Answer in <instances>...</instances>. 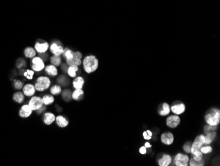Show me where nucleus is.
I'll return each mask as SVG.
<instances>
[{
    "mask_svg": "<svg viewBox=\"0 0 220 166\" xmlns=\"http://www.w3.org/2000/svg\"><path fill=\"white\" fill-rule=\"evenodd\" d=\"M24 55L27 58H33L37 55V51L33 48L27 47L24 50Z\"/></svg>",
    "mask_w": 220,
    "mask_h": 166,
    "instance_id": "obj_21",
    "label": "nucleus"
},
{
    "mask_svg": "<svg viewBox=\"0 0 220 166\" xmlns=\"http://www.w3.org/2000/svg\"><path fill=\"white\" fill-rule=\"evenodd\" d=\"M32 113V110L28 105H24L21 107V109L19 111L20 117L23 118H27L30 116Z\"/></svg>",
    "mask_w": 220,
    "mask_h": 166,
    "instance_id": "obj_14",
    "label": "nucleus"
},
{
    "mask_svg": "<svg viewBox=\"0 0 220 166\" xmlns=\"http://www.w3.org/2000/svg\"><path fill=\"white\" fill-rule=\"evenodd\" d=\"M83 68L86 73L90 74L95 71L98 68V60L95 56L90 55L84 58L82 62Z\"/></svg>",
    "mask_w": 220,
    "mask_h": 166,
    "instance_id": "obj_1",
    "label": "nucleus"
},
{
    "mask_svg": "<svg viewBox=\"0 0 220 166\" xmlns=\"http://www.w3.org/2000/svg\"><path fill=\"white\" fill-rule=\"evenodd\" d=\"M82 55L81 52L77 51L73 52V56L69 60H66V63L69 66H79L82 64Z\"/></svg>",
    "mask_w": 220,
    "mask_h": 166,
    "instance_id": "obj_4",
    "label": "nucleus"
},
{
    "mask_svg": "<svg viewBox=\"0 0 220 166\" xmlns=\"http://www.w3.org/2000/svg\"><path fill=\"white\" fill-rule=\"evenodd\" d=\"M49 49L53 55L56 56H61V55H63L65 51V49L62 46L58 45L55 42L52 43V45L50 46Z\"/></svg>",
    "mask_w": 220,
    "mask_h": 166,
    "instance_id": "obj_11",
    "label": "nucleus"
},
{
    "mask_svg": "<svg viewBox=\"0 0 220 166\" xmlns=\"http://www.w3.org/2000/svg\"><path fill=\"white\" fill-rule=\"evenodd\" d=\"M78 70V66H71L68 68L67 74L71 78H76L77 76V71Z\"/></svg>",
    "mask_w": 220,
    "mask_h": 166,
    "instance_id": "obj_24",
    "label": "nucleus"
},
{
    "mask_svg": "<svg viewBox=\"0 0 220 166\" xmlns=\"http://www.w3.org/2000/svg\"><path fill=\"white\" fill-rule=\"evenodd\" d=\"M181 122V118L178 115H171L169 116L166 120V124L169 128H174L179 125Z\"/></svg>",
    "mask_w": 220,
    "mask_h": 166,
    "instance_id": "obj_9",
    "label": "nucleus"
},
{
    "mask_svg": "<svg viewBox=\"0 0 220 166\" xmlns=\"http://www.w3.org/2000/svg\"><path fill=\"white\" fill-rule=\"evenodd\" d=\"M204 164V161L202 160L197 161L194 160V159H191L190 161V166H202Z\"/></svg>",
    "mask_w": 220,
    "mask_h": 166,
    "instance_id": "obj_31",
    "label": "nucleus"
},
{
    "mask_svg": "<svg viewBox=\"0 0 220 166\" xmlns=\"http://www.w3.org/2000/svg\"><path fill=\"white\" fill-rule=\"evenodd\" d=\"M30 66L34 71H40L44 69V60L40 57H34L31 61Z\"/></svg>",
    "mask_w": 220,
    "mask_h": 166,
    "instance_id": "obj_5",
    "label": "nucleus"
},
{
    "mask_svg": "<svg viewBox=\"0 0 220 166\" xmlns=\"http://www.w3.org/2000/svg\"><path fill=\"white\" fill-rule=\"evenodd\" d=\"M24 66H25V62H24V60L21 59V60H19L17 61V68H21V67Z\"/></svg>",
    "mask_w": 220,
    "mask_h": 166,
    "instance_id": "obj_38",
    "label": "nucleus"
},
{
    "mask_svg": "<svg viewBox=\"0 0 220 166\" xmlns=\"http://www.w3.org/2000/svg\"><path fill=\"white\" fill-rule=\"evenodd\" d=\"M28 105L31 108L32 111H37L40 108L44 105L43 101L40 97H32L28 103Z\"/></svg>",
    "mask_w": 220,
    "mask_h": 166,
    "instance_id": "obj_8",
    "label": "nucleus"
},
{
    "mask_svg": "<svg viewBox=\"0 0 220 166\" xmlns=\"http://www.w3.org/2000/svg\"><path fill=\"white\" fill-rule=\"evenodd\" d=\"M61 91H62L61 88L58 85H54L50 89V93H52V95H59L61 93Z\"/></svg>",
    "mask_w": 220,
    "mask_h": 166,
    "instance_id": "obj_29",
    "label": "nucleus"
},
{
    "mask_svg": "<svg viewBox=\"0 0 220 166\" xmlns=\"http://www.w3.org/2000/svg\"><path fill=\"white\" fill-rule=\"evenodd\" d=\"M205 121L208 125L217 126L220 122V111L218 109H212L206 115Z\"/></svg>",
    "mask_w": 220,
    "mask_h": 166,
    "instance_id": "obj_2",
    "label": "nucleus"
},
{
    "mask_svg": "<svg viewBox=\"0 0 220 166\" xmlns=\"http://www.w3.org/2000/svg\"><path fill=\"white\" fill-rule=\"evenodd\" d=\"M13 85L16 89L20 90L23 87V83L20 80H14Z\"/></svg>",
    "mask_w": 220,
    "mask_h": 166,
    "instance_id": "obj_36",
    "label": "nucleus"
},
{
    "mask_svg": "<svg viewBox=\"0 0 220 166\" xmlns=\"http://www.w3.org/2000/svg\"><path fill=\"white\" fill-rule=\"evenodd\" d=\"M200 151L202 154H208V153H210L212 151V148L210 146H204L202 147V146L200 148Z\"/></svg>",
    "mask_w": 220,
    "mask_h": 166,
    "instance_id": "obj_35",
    "label": "nucleus"
},
{
    "mask_svg": "<svg viewBox=\"0 0 220 166\" xmlns=\"http://www.w3.org/2000/svg\"><path fill=\"white\" fill-rule=\"evenodd\" d=\"M34 74V71L31 70H27L25 71L23 75L25 78H27L28 79H32V78H33Z\"/></svg>",
    "mask_w": 220,
    "mask_h": 166,
    "instance_id": "obj_33",
    "label": "nucleus"
},
{
    "mask_svg": "<svg viewBox=\"0 0 220 166\" xmlns=\"http://www.w3.org/2000/svg\"><path fill=\"white\" fill-rule=\"evenodd\" d=\"M216 136V132H210L206 134V136L205 137L204 144H210L213 141H214Z\"/></svg>",
    "mask_w": 220,
    "mask_h": 166,
    "instance_id": "obj_22",
    "label": "nucleus"
},
{
    "mask_svg": "<svg viewBox=\"0 0 220 166\" xmlns=\"http://www.w3.org/2000/svg\"><path fill=\"white\" fill-rule=\"evenodd\" d=\"M161 142L165 145H171L174 141V136L171 132H165L161 136Z\"/></svg>",
    "mask_w": 220,
    "mask_h": 166,
    "instance_id": "obj_10",
    "label": "nucleus"
},
{
    "mask_svg": "<svg viewBox=\"0 0 220 166\" xmlns=\"http://www.w3.org/2000/svg\"><path fill=\"white\" fill-rule=\"evenodd\" d=\"M46 106H44V105H43L42 107H41L40 108V109H38V110H37V112H38V114H40V113H42V112H43V111H44V110H46Z\"/></svg>",
    "mask_w": 220,
    "mask_h": 166,
    "instance_id": "obj_41",
    "label": "nucleus"
},
{
    "mask_svg": "<svg viewBox=\"0 0 220 166\" xmlns=\"http://www.w3.org/2000/svg\"><path fill=\"white\" fill-rule=\"evenodd\" d=\"M84 84V79L82 78L81 76L77 77L75 78L73 81V88L75 89H82V87H83V85Z\"/></svg>",
    "mask_w": 220,
    "mask_h": 166,
    "instance_id": "obj_18",
    "label": "nucleus"
},
{
    "mask_svg": "<svg viewBox=\"0 0 220 166\" xmlns=\"http://www.w3.org/2000/svg\"><path fill=\"white\" fill-rule=\"evenodd\" d=\"M143 137L145 140H150L151 138H152V136H149L148 134L146 131L143 132Z\"/></svg>",
    "mask_w": 220,
    "mask_h": 166,
    "instance_id": "obj_40",
    "label": "nucleus"
},
{
    "mask_svg": "<svg viewBox=\"0 0 220 166\" xmlns=\"http://www.w3.org/2000/svg\"><path fill=\"white\" fill-rule=\"evenodd\" d=\"M172 161L171 157L168 154H164L158 160V164L160 166H168Z\"/></svg>",
    "mask_w": 220,
    "mask_h": 166,
    "instance_id": "obj_16",
    "label": "nucleus"
},
{
    "mask_svg": "<svg viewBox=\"0 0 220 166\" xmlns=\"http://www.w3.org/2000/svg\"><path fill=\"white\" fill-rule=\"evenodd\" d=\"M139 152L141 154H145L146 153V148L145 146H142L139 150Z\"/></svg>",
    "mask_w": 220,
    "mask_h": 166,
    "instance_id": "obj_39",
    "label": "nucleus"
},
{
    "mask_svg": "<svg viewBox=\"0 0 220 166\" xmlns=\"http://www.w3.org/2000/svg\"><path fill=\"white\" fill-rule=\"evenodd\" d=\"M42 101L44 105H51L53 103L54 97L51 95H46L43 97Z\"/></svg>",
    "mask_w": 220,
    "mask_h": 166,
    "instance_id": "obj_27",
    "label": "nucleus"
},
{
    "mask_svg": "<svg viewBox=\"0 0 220 166\" xmlns=\"http://www.w3.org/2000/svg\"><path fill=\"white\" fill-rule=\"evenodd\" d=\"M204 140H205V136L204 135H199L194 140L192 146H191V150L190 153L194 154L196 151H200V148L204 144Z\"/></svg>",
    "mask_w": 220,
    "mask_h": 166,
    "instance_id": "obj_6",
    "label": "nucleus"
},
{
    "mask_svg": "<svg viewBox=\"0 0 220 166\" xmlns=\"http://www.w3.org/2000/svg\"><path fill=\"white\" fill-rule=\"evenodd\" d=\"M171 111L174 114L177 115H179L185 112V105L183 103L174 105L171 107Z\"/></svg>",
    "mask_w": 220,
    "mask_h": 166,
    "instance_id": "obj_15",
    "label": "nucleus"
},
{
    "mask_svg": "<svg viewBox=\"0 0 220 166\" xmlns=\"http://www.w3.org/2000/svg\"><path fill=\"white\" fill-rule=\"evenodd\" d=\"M145 147H146V148H151V147H152V146L150 145V143H148V142H146V143H145Z\"/></svg>",
    "mask_w": 220,
    "mask_h": 166,
    "instance_id": "obj_42",
    "label": "nucleus"
},
{
    "mask_svg": "<svg viewBox=\"0 0 220 166\" xmlns=\"http://www.w3.org/2000/svg\"><path fill=\"white\" fill-rule=\"evenodd\" d=\"M56 121L57 125L61 128L66 127L67 126L69 125V121L65 118L63 117V116H61V115H59V116L56 117Z\"/></svg>",
    "mask_w": 220,
    "mask_h": 166,
    "instance_id": "obj_19",
    "label": "nucleus"
},
{
    "mask_svg": "<svg viewBox=\"0 0 220 166\" xmlns=\"http://www.w3.org/2000/svg\"><path fill=\"white\" fill-rule=\"evenodd\" d=\"M192 155H193V159H194V160H197V161L202 160L203 158V154L201 152L200 150L196 151L195 153L193 154Z\"/></svg>",
    "mask_w": 220,
    "mask_h": 166,
    "instance_id": "obj_32",
    "label": "nucleus"
},
{
    "mask_svg": "<svg viewBox=\"0 0 220 166\" xmlns=\"http://www.w3.org/2000/svg\"><path fill=\"white\" fill-rule=\"evenodd\" d=\"M23 91L24 95L25 96L31 97L35 93L36 89H35V87H34V85L28 84H27V85H25L24 86L23 89Z\"/></svg>",
    "mask_w": 220,
    "mask_h": 166,
    "instance_id": "obj_13",
    "label": "nucleus"
},
{
    "mask_svg": "<svg viewBox=\"0 0 220 166\" xmlns=\"http://www.w3.org/2000/svg\"><path fill=\"white\" fill-rule=\"evenodd\" d=\"M216 129H217V126H212V125H208L204 127V132L206 134H207V133H208V132L214 131Z\"/></svg>",
    "mask_w": 220,
    "mask_h": 166,
    "instance_id": "obj_34",
    "label": "nucleus"
},
{
    "mask_svg": "<svg viewBox=\"0 0 220 166\" xmlns=\"http://www.w3.org/2000/svg\"><path fill=\"white\" fill-rule=\"evenodd\" d=\"M50 62L52 64L55 66H59L61 63V56H56L53 55L50 58Z\"/></svg>",
    "mask_w": 220,
    "mask_h": 166,
    "instance_id": "obj_26",
    "label": "nucleus"
},
{
    "mask_svg": "<svg viewBox=\"0 0 220 166\" xmlns=\"http://www.w3.org/2000/svg\"><path fill=\"white\" fill-rule=\"evenodd\" d=\"M82 95H84V91H82V89H75V91H74L72 93V98H73L74 100H78L80 97Z\"/></svg>",
    "mask_w": 220,
    "mask_h": 166,
    "instance_id": "obj_28",
    "label": "nucleus"
},
{
    "mask_svg": "<svg viewBox=\"0 0 220 166\" xmlns=\"http://www.w3.org/2000/svg\"><path fill=\"white\" fill-rule=\"evenodd\" d=\"M146 132H147V134H148L149 136H152V132H151L150 131H148H148H146Z\"/></svg>",
    "mask_w": 220,
    "mask_h": 166,
    "instance_id": "obj_43",
    "label": "nucleus"
},
{
    "mask_svg": "<svg viewBox=\"0 0 220 166\" xmlns=\"http://www.w3.org/2000/svg\"><path fill=\"white\" fill-rule=\"evenodd\" d=\"M189 161V158L187 155L177 154L174 159L175 165L177 166H187Z\"/></svg>",
    "mask_w": 220,
    "mask_h": 166,
    "instance_id": "obj_7",
    "label": "nucleus"
},
{
    "mask_svg": "<svg viewBox=\"0 0 220 166\" xmlns=\"http://www.w3.org/2000/svg\"><path fill=\"white\" fill-rule=\"evenodd\" d=\"M73 52H74L73 51V50H71L69 49V48L65 49V51L63 54V57L65 59V60H69V59L71 58L72 57H73Z\"/></svg>",
    "mask_w": 220,
    "mask_h": 166,
    "instance_id": "obj_30",
    "label": "nucleus"
},
{
    "mask_svg": "<svg viewBox=\"0 0 220 166\" xmlns=\"http://www.w3.org/2000/svg\"><path fill=\"white\" fill-rule=\"evenodd\" d=\"M192 143L190 142H187L186 143L185 145L183 146V150L184 151H185L186 153L189 154V153H190V150H191V146H192V144H191Z\"/></svg>",
    "mask_w": 220,
    "mask_h": 166,
    "instance_id": "obj_37",
    "label": "nucleus"
},
{
    "mask_svg": "<svg viewBox=\"0 0 220 166\" xmlns=\"http://www.w3.org/2000/svg\"><path fill=\"white\" fill-rule=\"evenodd\" d=\"M44 70L46 73L49 75H51V76H56L58 74V71H57L56 66H53L52 64L45 67Z\"/></svg>",
    "mask_w": 220,
    "mask_h": 166,
    "instance_id": "obj_17",
    "label": "nucleus"
},
{
    "mask_svg": "<svg viewBox=\"0 0 220 166\" xmlns=\"http://www.w3.org/2000/svg\"><path fill=\"white\" fill-rule=\"evenodd\" d=\"M169 113H170V107H169V105L166 103H164L163 105H162V109L160 111V115L161 116H166V115L169 114Z\"/></svg>",
    "mask_w": 220,
    "mask_h": 166,
    "instance_id": "obj_25",
    "label": "nucleus"
},
{
    "mask_svg": "<svg viewBox=\"0 0 220 166\" xmlns=\"http://www.w3.org/2000/svg\"><path fill=\"white\" fill-rule=\"evenodd\" d=\"M48 48H49V44L46 42H44L43 43L37 42L34 46V49L36 50V51L40 54L46 52L47 50H48Z\"/></svg>",
    "mask_w": 220,
    "mask_h": 166,
    "instance_id": "obj_12",
    "label": "nucleus"
},
{
    "mask_svg": "<svg viewBox=\"0 0 220 166\" xmlns=\"http://www.w3.org/2000/svg\"><path fill=\"white\" fill-rule=\"evenodd\" d=\"M24 93H23L19 92V91L16 92L14 93V95L13 96V99L15 102H17L18 103H22L24 101Z\"/></svg>",
    "mask_w": 220,
    "mask_h": 166,
    "instance_id": "obj_23",
    "label": "nucleus"
},
{
    "mask_svg": "<svg viewBox=\"0 0 220 166\" xmlns=\"http://www.w3.org/2000/svg\"><path fill=\"white\" fill-rule=\"evenodd\" d=\"M44 117V122L46 125H50L56 120V116L52 113H45Z\"/></svg>",
    "mask_w": 220,
    "mask_h": 166,
    "instance_id": "obj_20",
    "label": "nucleus"
},
{
    "mask_svg": "<svg viewBox=\"0 0 220 166\" xmlns=\"http://www.w3.org/2000/svg\"><path fill=\"white\" fill-rule=\"evenodd\" d=\"M25 71H26L25 70H21L20 71V74H21V75H23V74H24V73L25 72Z\"/></svg>",
    "mask_w": 220,
    "mask_h": 166,
    "instance_id": "obj_44",
    "label": "nucleus"
},
{
    "mask_svg": "<svg viewBox=\"0 0 220 166\" xmlns=\"http://www.w3.org/2000/svg\"><path fill=\"white\" fill-rule=\"evenodd\" d=\"M50 84H51V81L48 77L40 76L37 79L34 87L36 90L38 91H44L49 88Z\"/></svg>",
    "mask_w": 220,
    "mask_h": 166,
    "instance_id": "obj_3",
    "label": "nucleus"
}]
</instances>
